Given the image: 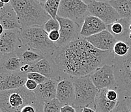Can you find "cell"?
<instances>
[{
    "mask_svg": "<svg viewBox=\"0 0 131 112\" xmlns=\"http://www.w3.org/2000/svg\"><path fill=\"white\" fill-rule=\"evenodd\" d=\"M85 40L95 48L103 51H112L116 42L114 36L108 30H103L100 33L85 38Z\"/></svg>",
    "mask_w": 131,
    "mask_h": 112,
    "instance_id": "15",
    "label": "cell"
},
{
    "mask_svg": "<svg viewBox=\"0 0 131 112\" xmlns=\"http://www.w3.org/2000/svg\"><path fill=\"white\" fill-rule=\"evenodd\" d=\"M108 3L117 10L121 18L131 19V0H112Z\"/></svg>",
    "mask_w": 131,
    "mask_h": 112,
    "instance_id": "23",
    "label": "cell"
},
{
    "mask_svg": "<svg viewBox=\"0 0 131 112\" xmlns=\"http://www.w3.org/2000/svg\"><path fill=\"white\" fill-rule=\"evenodd\" d=\"M38 86L39 85L37 84L36 82H35L34 81H32V80H30V79H27V81H26L24 86L28 90L31 91H35L37 89V88H38Z\"/></svg>",
    "mask_w": 131,
    "mask_h": 112,
    "instance_id": "31",
    "label": "cell"
},
{
    "mask_svg": "<svg viewBox=\"0 0 131 112\" xmlns=\"http://www.w3.org/2000/svg\"><path fill=\"white\" fill-rule=\"evenodd\" d=\"M114 73L120 97H131V46L126 56L115 55Z\"/></svg>",
    "mask_w": 131,
    "mask_h": 112,
    "instance_id": "6",
    "label": "cell"
},
{
    "mask_svg": "<svg viewBox=\"0 0 131 112\" xmlns=\"http://www.w3.org/2000/svg\"><path fill=\"white\" fill-rule=\"evenodd\" d=\"M131 19L121 18L117 22L107 25V30L117 41H122L129 45L130 24Z\"/></svg>",
    "mask_w": 131,
    "mask_h": 112,
    "instance_id": "16",
    "label": "cell"
},
{
    "mask_svg": "<svg viewBox=\"0 0 131 112\" xmlns=\"http://www.w3.org/2000/svg\"><path fill=\"white\" fill-rule=\"evenodd\" d=\"M20 38L24 47L37 52L44 57L52 58L58 47L48 38L43 27L33 26L20 29Z\"/></svg>",
    "mask_w": 131,
    "mask_h": 112,
    "instance_id": "3",
    "label": "cell"
},
{
    "mask_svg": "<svg viewBox=\"0 0 131 112\" xmlns=\"http://www.w3.org/2000/svg\"><path fill=\"white\" fill-rule=\"evenodd\" d=\"M56 99L63 106H73L75 101V88L73 78H65L58 82Z\"/></svg>",
    "mask_w": 131,
    "mask_h": 112,
    "instance_id": "14",
    "label": "cell"
},
{
    "mask_svg": "<svg viewBox=\"0 0 131 112\" xmlns=\"http://www.w3.org/2000/svg\"><path fill=\"white\" fill-rule=\"evenodd\" d=\"M61 0H46L41 1L42 7L46 12L54 20H57Z\"/></svg>",
    "mask_w": 131,
    "mask_h": 112,
    "instance_id": "24",
    "label": "cell"
},
{
    "mask_svg": "<svg viewBox=\"0 0 131 112\" xmlns=\"http://www.w3.org/2000/svg\"><path fill=\"white\" fill-rule=\"evenodd\" d=\"M58 84V82L56 80L46 79L43 83L38 86L34 91L37 99L44 103L56 99Z\"/></svg>",
    "mask_w": 131,
    "mask_h": 112,
    "instance_id": "19",
    "label": "cell"
},
{
    "mask_svg": "<svg viewBox=\"0 0 131 112\" xmlns=\"http://www.w3.org/2000/svg\"><path fill=\"white\" fill-rule=\"evenodd\" d=\"M48 38L53 43H56L60 38L59 30H53L48 33Z\"/></svg>",
    "mask_w": 131,
    "mask_h": 112,
    "instance_id": "32",
    "label": "cell"
},
{
    "mask_svg": "<svg viewBox=\"0 0 131 112\" xmlns=\"http://www.w3.org/2000/svg\"><path fill=\"white\" fill-rule=\"evenodd\" d=\"M27 79H30V80H32V81H34L37 83L38 85L42 84L47 79V78L44 76L43 75H42L40 73H36V72L28 73H27Z\"/></svg>",
    "mask_w": 131,
    "mask_h": 112,
    "instance_id": "29",
    "label": "cell"
},
{
    "mask_svg": "<svg viewBox=\"0 0 131 112\" xmlns=\"http://www.w3.org/2000/svg\"><path fill=\"white\" fill-rule=\"evenodd\" d=\"M45 103L37 99L33 103L27 105L18 112H44Z\"/></svg>",
    "mask_w": 131,
    "mask_h": 112,
    "instance_id": "26",
    "label": "cell"
},
{
    "mask_svg": "<svg viewBox=\"0 0 131 112\" xmlns=\"http://www.w3.org/2000/svg\"><path fill=\"white\" fill-rule=\"evenodd\" d=\"M57 20L60 24V38L55 43L57 47H61L82 38L80 36L82 26L69 19L63 18L59 16L57 17Z\"/></svg>",
    "mask_w": 131,
    "mask_h": 112,
    "instance_id": "9",
    "label": "cell"
},
{
    "mask_svg": "<svg viewBox=\"0 0 131 112\" xmlns=\"http://www.w3.org/2000/svg\"><path fill=\"white\" fill-rule=\"evenodd\" d=\"M27 81L26 73L18 71L0 73V91L18 89L24 86Z\"/></svg>",
    "mask_w": 131,
    "mask_h": 112,
    "instance_id": "13",
    "label": "cell"
},
{
    "mask_svg": "<svg viewBox=\"0 0 131 112\" xmlns=\"http://www.w3.org/2000/svg\"><path fill=\"white\" fill-rule=\"evenodd\" d=\"M16 52L20 56L23 65L32 66L45 58L37 52L28 49L24 45H22Z\"/></svg>",
    "mask_w": 131,
    "mask_h": 112,
    "instance_id": "22",
    "label": "cell"
},
{
    "mask_svg": "<svg viewBox=\"0 0 131 112\" xmlns=\"http://www.w3.org/2000/svg\"><path fill=\"white\" fill-rule=\"evenodd\" d=\"M58 69L71 78L91 75L104 65H114L112 51L95 48L85 38H80L57 49L52 57Z\"/></svg>",
    "mask_w": 131,
    "mask_h": 112,
    "instance_id": "1",
    "label": "cell"
},
{
    "mask_svg": "<svg viewBox=\"0 0 131 112\" xmlns=\"http://www.w3.org/2000/svg\"><path fill=\"white\" fill-rule=\"evenodd\" d=\"M43 28L48 34L53 30H60V24L57 20L51 18L43 25Z\"/></svg>",
    "mask_w": 131,
    "mask_h": 112,
    "instance_id": "28",
    "label": "cell"
},
{
    "mask_svg": "<svg viewBox=\"0 0 131 112\" xmlns=\"http://www.w3.org/2000/svg\"><path fill=\"white\" fill-rule=\"evenodd\" d=\"M108 88L101 89L95 99L93 109L96 112H111L118 104V101H110L106 97Z\"/></svg>",
    "mask_w": 131,
    "mask_h": 112,
    "instance_id": "21",
    "label": "cell"
},
{
    "mask_svg": "<svg viewBox=\"0 0 131 112\" xmlns=\"http://www.w3.org/2000/svg\"><path fill=\"white\" fill-rule=\"evenodd\" d=\"M75 88V101L73 106L77 109L89 107L93 109L95 99L99 90L91 81L90 75L73 78Z\"/></svg>",
    "mask_w": 131,
    "mask_h": 112,
    "instance_id": "5",
    "label": "cell"
},
{
    "mask_svg": "<svg viewBox=\"0 0 131 112\" xmlns=\"http://www.w3.org/2000/svg\"><path fill=\"white\" fill-rule=\"evenodd\" d=\"M81 112H96L94 109L89 107H85V108H82L81 109Z\"/></svg>",
    "mask_w": 131,
    "mask_h": 112,
    "instance_id": "35",
    "label": "cell"
},
{
    "mask_svg": "<svg viewBox=\"0 0 131 112\" xmlns=\"http://www.w3.org/2000/svg\"><path fill=\"white\" fill-rule=\"evenodd\" d=\"M37 100L35 92L25 86L13 90L0 91L1 112H18Z\"/></svg>",
    "mask_w": 131,
    "mask_h": 112,
    "instance_id": "4",
    "label": "cell"
},
{
    "mask_svg": "<svg viewBox=\"0 0 131 112\" xmlns=\"http://www.w3.org/2000/svg\"><path fill=\"white\" fill-rule=\"evenodd\" d=\"M130 49V46L128 43L122 41H117L114 45L113 52L115 56L123 57L128 54Z\"/></svg>",
    "mask_w": 131,
    "mask_h": 112,
    "instance_id": "25",
    "label": "cell"
},
{
    "mask_svg": "<svg viewBox=\"0 0 131 112\" xmlns=\"http://www.w3.org/2000/svg\"><path fill=\"white\" fill-rule=\"evenodd\" d=\"M126 102H127V105L128 106V109H129L130 112H131V97H125Z\"/></svg>",
    "mask_w": 131,
    "mask_h": 112,
    "instance_id": "34",
    "label": "cell"
},
{
    "mask_svg": "<svg viewBox=\"0 0 131 112\" xmlns=\"http://www.w3.org/2000/svg\"><path fill=\"white\" fill-rule=\"evenodd\" d=\"M22 61L16 52L0 55V73L20 71Z\"/></svg>",
    "mask_w": 131,
    "mask_h": 112,
    "instance_id": "20",
    "label": "cell"
},
{
    "mask_svg": "<svg viewBox=\"0 0 131 112\" xmlns=\"http://www.w3.org/2000/svg\"><path fill=\"white\" fill-rule=\"evenodd\" d=\"M107 30V25L99 18L89 14L84 20L81 28L80 36L83 38L100 33Z\"/></svg>",
    "mask_w": 131,
    "mask_h": 112,
    "instance_id": "17",
    "label": "cell"
},
{
    "mask_svg": "<svg viewBox=\"0 0 131 112\" xmlns=\"http://www.w3.org/2000/svg\"><path fill=\"white\" fill-rule=\"evenodd\" d=\"M88 6L81 0H61L58 16L69 19L82 26L85 18L89 15Z\"/></svg>",
    "mask_w": 131,
    "mask_h": 112,
    "instance_id": "7",
    "label": "cell"
},
{
    "mask_svg": "<svg viewBox=\"0 0 131 112\" xmlns=\"http://www.w3.org/2000/svg\"><path fill=\"white\" fill-rule=\"evenodd\" d=\"M63 105L57 99L46 102L44 105V112H61Z\"/></svg>",
    "mask_w": 131,
    "mask_h": 112,
    "instance_id": "27",
    "label": "cell"
},
{
    "mask_svg": "<svg viewBox=\"0 0 131 112\" xmlns=\"http://www.w3.org/2000/svg\"><path fill=\"white\" fill-rule=\"evenodd\" d=\"M84 2L88 5L89 14L99 18L106 25L121 18L117 10L108 3V1L85 0Z\"/></svg>",
    "mask_w": 131,
    "mask_h": 112,
    "instance_id": "8",
    "label": "cell"
},
{
    "mask_svg": "<svg viewBox=\"0 0 131 112\" xmlns=\"http://www.w3.org/2000/svg\"><path fill=\"white\" fill-rule=\"evenodd\" d=\"M22 28L43 26L52 18L42 7L41 1L10 0Z\"/></svg>",
    "mask_w": 131,
    "mask_h": 112,
    "instance_id": "2",
    "label": "cell"
},
{
    "mask_svg": "<svg viewBox=\"0 0 131 112\" xmlns=\"http://www.w3.org/2000/svg\"><path fill=\"white\" fill-rule=\"evenodd\" d=\"M61 112H77V108L71 105H64L61 107Z\"/></svg>",
    "mask_w": 131,
    "mask_h": 112,
    "instance_id": "33",
    "label": "cell"
},
{
    "mask_svg": "<svg viewBox=\"0 0 131 112\" xmlns=\"http://www.w3.org/2000/svg\"><path fill=\"white\" fill-rule=\"evenodd\" d=\"M111 112H130L125 98L120 97L117 105Z\"/></svg>",
    "mask_w": 131,
    "mask_h": 112,
    "instance_id": "30",
    "label": "cell"
},
{
    "mask_svg": "<svg viewBox=\"0 0 131 112\" xmlns=\"http://www.w3.org/2000/svg\"><path fill=\"white\" fill-rule=\"evenodd\" d=\"M31 72H36L47 78L56 80L58 82L65 78L70 77L60 71L52 58L45 57L35 64L30 66L27 73Z\"/></svg>",
    "mask_w": 131,
    "mask_h": 112,
    "instance_id": "11",
    "label": "cell"
},
{
    "mask_svg": "<svg viewBox=\"0 0 131 112\" xmlns=\"http://www.w3.org/2000/svg\"><path fill=\"white\" fill-rule=\"evenodd\" d=\"M0 25L3 26L5 30L22 29L11 3L5 4L4 7L0 9Z\"/></svg>",
    "mask_w": 131,
    "mask_h": 112,
    "instance_id": "18",
    "label": "cell"
},
{
    "mask_svg": "<svg viewBox=\"0 0 131 112\" xmlns=\"http://www.w3.org/2000/svg\"><path fill=\"white\" fill-rule=\"evenodd\" d=\"M22 44L20 38V29L5 30L0 36L1 54L11 53L20 49Z\"/></svg>",
    "mask_w": 131,
    "mask_h": 112,
    "instance_id": "12",
    "label": "cell"
},
{
    "mask_svg": "<svg viewBox=\"0 0 131 112\" xmlns=\"http://www.w3.org/2000/svg\"><path fill=\"white\" fill-rule=\"evenodd\" d=\"M91 81L99 89H117L114 65H104L90 75Z\"/></svg>",
    "mask_w": 131,
    "mask_h": 112,
    "instance_id": "10",
    "label": "cell"
}]
</instances>
